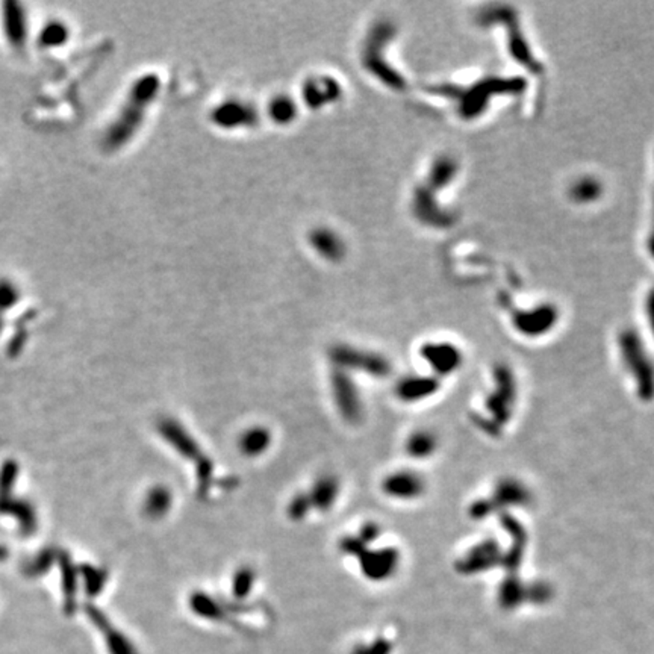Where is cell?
<instances>
[{"instance_id": "cell-29", "label": "cell", "mask_w": 654, "mask_h": 654, "mask_svg": "<svg viewBox=\"0 0 654 654\" xmlns=\"http://www.w3.org/2000/svg\"><path fill=\"white\" fill-rule=\"evenodd\" d=\"M647 309H649L650 325H651V329H653L654 334V289L653 293L650 294L649 306H647Z\"/></svg>"}, {"instance_id": "cell-8", "label": "cell", "mask_w": 654, "mask_h": 654, "mask_svg": "<svg viewBox=\"0 0 654 654\" xmlns=\"http://www.w3.org/2000/svg\"><path fill=\"white\" fill-rule=\"evenodd\" d=\"M502 559L500 550H498L496 542H483L470 550L461 562H459V571L466 573V574H476L481 571H488L494 566H497L498 560Z\"/></svg>"}, {"instance_id": "cell-20", "label": "cell", "mask_w": 654, "mask_h": 654, "mask_svg": "<svg viewBox=\"0 0 654 654\" xmlns=\"http://www.w3.org/2000/svg\"><path fill=\"white\" fill-rule=\"evenodd\" d=\"M78 573L84 581L85 592L89 596H99L100 591L105 588L108 577H110V573L105 568L89 566V564L79 566Z\"/></svg>"}, {"instance_id": "cell-31", "label": "cell", "mask_w": 654, "mask_h": 654, "mask_svg": "<svg viewBox=\"0 0 654 654\" xmlns=\"http://www.w3.org/2000/svg\"><path fill=\"white\" fill-rule=\"evenodd\" d=\"M650 249H651V251H653V255H654V231H653V236H651V240H650Z\"/></svg>"}, {"instance_id": "cell-1", "label": "cell", "mask_w": 654, "mask_h": 654, "mask_svg": "<svg viewBox=\"0 0 654 654\" xmlns=\"http://www.w3.org/2000/svg\"><path fill=\"white\" fill-rule=\"evenodd\" d=\"M623 362L630 376L634 377L639 398L651 402L654 398V365L639 336L628 330L619 338Z\"/></svg>"}, {"instance_id": "cell-11", "label": "cell", "mask_w": 654, "mask_h": 654, "mask_svg": "<svg viewBox=\"0 0 654 654\" xmlns=\"http://www.w3.org/2000/svg\"><path fill=\"white\" fill-rule=\"evenodd\" d=\"M438 389V381L434 377L409 376L397 383V396L404 402H419L429 397Z\"/></svg>"}, {"instance_id": "cell-19", "label": "cell", "mask_w": 654, "mask_h": 654, "mask_svg": "<svg viewBox=\"0 0 654 654\" xmlns=\"http://www.w3.org/2000/svg\"><path fill=\"white\" fill-rule=\"evenodd\" d=\"M527 591L529 589H526L517 579L509 577L508 581H504L498 589V603L503 609L512 611L515 607H519L524 600H527Z\"/></svg>"}, {"instance_id": "cell-7", "label": "cell", "mask_w": 654, "mask_h": 654, "mask_svg": "<svg viewBox=\"0 0 654 654\" xmlns=\"http://www.w3.org/2000/svg\"><path fill=\"white\" fill-rule=\"evenodd\" d=\"M383 492L398 500H412L424 492L423 477L415 472H397L388 476L382 483Z\"/></svg>"}, {"instance_id": "cell-13", "label": "cell", "mask_w": 654, "mask_h": 654, "mask_svg": "<svg viewBox=\"0 0 654 654\" xmlns=\"http://www.w3.org/2000/svg\"><path fill=\"white\" fill-rule=\"evenodd\" d=\"M556 312L551 308H541L529 314H519L515 317V325L526 335H541L553 326Z\"/></svg>"}, {"instance_id": "cell-26", "label": "cell", "mask_w": 654, "mask_h": 654, "mask_svg": "<svg viewBox=\"0 0 654 654\" xmlns=\"http://www.w3.org/2000/svg\"><path fill=\"white\" fill-rule=\"evenodd\" d=\"M340 549L349 556H357L358 559L361 558L362 553L366 550V544L362 542L359 536H346L341 541Z\"/></svg>"}, {"instance_id": "cell-12", "label": "cell", "mask_w": 654, "mask_h": 654, "mask_svg": "<svg viewBox=\"0 0 654 654\" xmlns=\"http://www.w3.org/2000/svg\"><path fill=\"white\" fill-rule=\"evenodd\" d=\"M58 562L63 576L64 609L65 613H73L78 592V568L73 566L72 558L65 551H59Z\"/></svg>"}, {"instance_id": "cell-27", "label": "cell", "mask_w": 654, "mask_h": 654, "mask_svg": "<svg viewBox=\"0 0 654 654\" xmlns=\"http://www.w3.org/2000/svg\"><path fill=\"white\" fill-rule=\"evenodd\" d=\"M596 194H598L596 189V183L591 182V181H585V182L579 183L576 189H574V196L579 200H591L596 197Z\"/></svg>"}, {"instance_id": "cell-28", "label": "cell", "mask_w": 654, "mask_h": 654, "mask_svg": "<svg viewBox=\"0 0 654 654\" xmlns=\"http://www.w3.org/2000/svg\"><path fill=\"white\" fill-rule=\"evenodd\" d=\"M379 535H381V527L376 523H366L361 529L359 538L362 539L364 544L368 545L373 541H376L379 538Z\"/></svg>"}, {"instance_id": "cell-16", "label": "cell", "mask_w": 654, "mask_h": 654, "mask_svg": "<svg viewBox=\"0 0 654 654\" xmlns=\"http://www.w3.org/2000/svg\"><path fill=\"white\" fill-rule=\"evenodd\" d=\"M492 497L496 503L509 504V506H519V504L523 506L529 502L530 496L527 489L523 485H519V481H504L498 483Z\"/></svg>"}, {"instance_id": "cell-22", "label": "cell", "mask_w": 654, "mask_h": 654, "mask_svg": "<svg viewBox=\"0 0 654 654\" xmlns=\"http://www.w3.org/2000/svg\"><path fill=\"white\" fill-rule=\"evenodd\" d=\"M196 473H197V496L199 498H206L214 474V465L208 456H204L196 462Z\"/></svg>"}, {"instance_id": "cell-4", "label": "cell", "mask_w": 654, "mask_h": 654, "mask_svg": "<svg viewBox=\"0 0 654 654\" xmlns=\"http://www.w3.org/2000/svg\"><path fill=\"white\" fill-rule=\"evenodd\" d=\"M332 389L336 406L342 419L349 423H358L362 417V404L357 385L344 370H335L332 374Z\"/></svg>"}, {"instance_id": "cell-2", "label": "cell", "mask_w": 654, "mask_h": 654, "mask_svg": "<svg viewBox=\"0 0 654 654\" xmlns=\"http://www.w3.org/2000/svg\"><path fill=\"white\" fill-rule=\"evenodd\" d=\"M496 387L489 394L487 400V411L494 417L496 426H504V423L512 415L513 404H515V381L512 373L506 366L500 365L494 374Z\"/></svg>"}, {"instance_id": "cell-15", "label": "cell", "mask_w": 654, "mask_h": 654, "mask_svg": "<svg viewBox=\"0 0 654 654\" xmlns=\"http://www.w3.org/2000/svg\"><path fill=\"white\" fill-rule=\"evenodd\" d=\"M172 492L165 487H155L147 492L146 500L142 504L144 513L149 519H163L164 515L172 508Z\"/></svg>"}, {"instance_id": "cell-21", "label": "cell", "mask_w": 654, "mask_h": 654, "mask_svg": "<svg viewBox=\"0 0 654 654\" xmlns=\"http://www.w3.org/2000/svg\"><path fill=\"white\" fill-rule=\"evenodd\" d=\"M435 449H436V436L427 430L415 432L409 436L408 442H406V451L409 456L417 458V459L427 458L434 453Z\"/></svg>"}, {"instance_id": "cell-3", "label": "cell", "mask_w": 654, "mask_h": 654, "mask_svg": "<svg viewBox=\"0 0 654 654\" xmlns=\"http://www.w3.org/2000/svg\"><path fill=\"white\" fill-rule=\"evenodd\" d=\"M330 357L334 359L336 365L340 366V370H358V372H365L372 374L373 377H387L391 372V366L387 359H383L379 355L366 353V351H359L350 347H335Z\"/></svg>"}, {"instance_id": "cell-18", "label": "cell", "mask_w": 654, "mask_h": 654, "mask_svg": "<svg viewBox=\"0 0 654 654\" xmlns=\"http://www.w3.org/2000/svg\"><path fill=\"white\" fill-rule=\"evenodd\" d=\"M59 551L55 547H46L42 549L38 555L34 556L31 560H27L23 566V574L31 579L42 577L50 571L55 562L58 560Z\"/></svg>"}, {"instance_id": "cell-10", "label": "cell", "mask_w": 654, "mask_h": 654, "mask_svg": "<svg viewBox=\"0 0 654 654\" xmlns=\"http://www.w3.org/2000/svg\"><path fill=\"white\" fill-rule=\"evenodd\" d=\"M421 355L438 374H450L461 365V353L450 344H429L423 347Z\"/></svg>"}, {"instance_id": "cell-6", "label": "cell", "mask_w": 654, "mask_h": 654, "mask_svg": "<svg viewBox=\"0 0 654 654\" xmlns=\"http://www.w3.org/2000/svg\"><path fill=\"white\" fill-rule=\"evenodd\" d=\"M400 556L396 549L365 550L359 558L361 570L372 581H385L397 570Z\"/></svg>"}, {"instance_id": "cell-23", "label": "cell", "mask_w": 654, "mask_h": 654, "mask_svg": "<svg viewBox=\"0 0 654 654\" xmlns=\"http://www.w3.org/2000/svg\"><path fill=\"white\" fill-rule=\"evenodd\" d=\"M17 477H19L17 462L6 461L0 468V498L10 497L16 485Z\"/></svg>"}, {"instance_id": "cell-30", "label": "cell", "mask_w": 654, "mask_h": 654, "mask_svg": "<svg viewBox=\"0 0 654 654\" xmlns=\"http://www.w3.org/2000/svg\"><path fill=\"white\" fill-rule=\"evenodd\" d=\"M6 558H8V549L0 545V560H6Z\"/></svg>"}, {"instance_id": "cell-25", "label": "cell", "mask_w": 654, "mask_h": 654, "mask_svg": "<svg viewBox=\"0 0 654 654\" xmlns=\"http://www.w3.org/2000/svg\"><path fill=\"white\" fill-rule=\"evenodd\" d=\"M312 508L309 494H297L289 504V517L294 521L304 519Z\"/></svg>"}, {"instance_id": "cell-24", "label": "cell", "mask_w": 654, "mask_h": 654, "mask_svg": "<svg viewBox=\"0 0 654 654\" xmlns=\"http://www.w3.org/2000/svg\"><path fill=\"white\" fill-rule=\"evenodd\" d=\"M255 571L250 566H241L240 571L234 577V592L236 596H246L253 587Z\"/></svg>"}, {"instance_id": "cell-17", "label": "cell", "mask_w": 654, "mask_h": 654, "mask_svg": "<svg viewBox=\"0 0 654 654\" xmlns=\"http://www.w3.org/2000/svg\"><path fill=\"white\" fill-rule=\"evenodd\" d=\"M272 442V435L264 427H253L247 430L240 438V450L246 456H259L267 450Z\"/></svg>"}, {"instance_id": "cell-14", "label": "cell", "mask_w": 654, "mask_h": 654, "mask_svg": "<svg viewBox=\"0 0 654 654\" xmlns=\"http://www.w3.org/2000/svg\"><path fill=\"white\" fill-rule=\"evenodd\" d=\"M338 492H340V483L336 481V477L323 476L315 481L309 498L314 508L319 511H329L338 497Z\"/></svg>"}, {"instance_id": "cell-9", "label": "cell", "mask_w": 654, "mask_h": 654, "mask_svg": "<svg viewBox=\"0 0 654 654\" xmlns=\"http://www.w3.org/2000/svg\"><path fill=\"white\" fill-rule=\"evenodd\" d=\"M0 513L14 517L20 527L23 536H31L38 527L37 513L31 503L21 498L10 497L0 498Z\"/></svg>"}, {"instance_id": "cell-5", "label": "cell", "mask_w": 654, "mask_h": 654, "mask_svg": "<svg viewBox=\"0 0 654 654\" xmlns=\"http://www.w3.org/2000/svg\"><path fill=\"white\" fill-rule=\"evenodd\" d=\"M158 432L163 436V440L173 447L179 455L187 458L189 461L196 462L204 458V453L200 450V445L193 436L185 430L183 426L173 419H159L157 424Z\"/></svg>"}]
</instances>
